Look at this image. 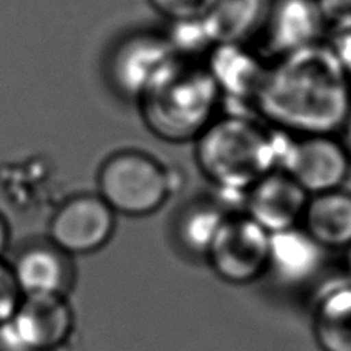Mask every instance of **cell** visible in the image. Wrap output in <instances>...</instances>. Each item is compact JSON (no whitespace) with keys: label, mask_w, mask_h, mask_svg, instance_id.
Returning <instances> with one entry per match:
<instances>
[{"label":"cell","mask_w":351,"mask_h":351,"mask_svg":"<svg viewBox=\"0 0 351 351\" xmlns=\"http://www.w3.org/2000/svg\"><path fill=\"white\" fill-rule=\"evenodd\" d=\"M222 94L205 65L180 60L137 100L141 121L159 141L196 142L221 116Z\"/></svg>","instance_id":"cell-3"},{"label":"cell","mask_w":351,"mask_h":351,"mask_svg":"<svg viewBox=\"0 0 351 351\" xmlns=\"http://www.w3.org/2000/svg\"><path fill=\"white\" fill-rule=\"evenodd\" d=\"M341 131H342V136H343L342 143L346 145L347 152L351 156V112H350V116L347 117V122H346V125H343V128Z\"/></svg>","instance_id":"cell-24"},{"label":"cell","mask_w":351,"mask_h":351,"mask_svg":"<svg viewBox=\"0 0 351 351\" xmlns=\"http://www.w3.org/2000/svg\"><path fill=\"white\" fill-rule=\"evenodd\" d=\"M313 336L321 351H351V282L331 287L316 302Z\"/></svg>","instance_id":"cell-17"},{"label":"cell","mask_w":351,"mask_h":351,"mask_svg":"<svg viewBox=\"0 0 351 351\" xmlns=\"http://www.w3.org/2000/svg\"><path fill=\"white\" fill-rule=\"evenodd\" d=\"M328 43L331 51H333L336 60L339 62L342 71L347 74V77L351 80V29L337 31L331 33Z\"/></svg>","instance_id":"cell-22"},{"label":"cell","mask_w":351,"mask_h":351,"mask_svg":"<svg viewBox=\"0 0 351 351\" xmlns=\"http://www.w3.org/2000/svg\"><path fill=\"white\" fill-rule=\"evenodd\" d=\"M22 299L23 296L16 284L11 265L0 259V327L14 315Z\"/></svg>","instance_id":"cell-21"},{"label":"cell","mask_w":351,"mask_h":351,"mask_svg":"<svg viewBox=\"0 0 351 351\" xmlns=\"http://www.w3.org/2000/svg\"><path fill=\"white\" fill-rule=\"evenodd\" d=\"M204 65L223 102H236L253 110L269 65L259 51L248 45H215Z\"/></svg>","instance_id":"cell-12"},{"label":"cell","mask_w":351,"mask_h":351,"mask_svg":"<svg viewBox=\"0 0 351 351\" xmlns=\"http://www.w3.org/2000/svg\"><path fill=\"white\" fill-rule=\"evenodd\" d=\"M325 252L351 247V193L346 188L310 196L300 222Z\"/></svg>","instance_id":"cell-15"},{"label":"cell","mask_w":351,"mask_h":351,"mask_svg":"<svg viewBox=\"0 0 351 351\" xmlns=\"http://www.w3.org/2000/svg\"><path fill=\"white\" fill-rule=\"evenodd\" d=\"M164 33L179 59L185 62H196L199 56L206 58V54L215 47L208 31H206L204 19L171 22L170 28Z\"/></svg>","instance_id":"cell-19"},{"label":"cell","mask_w":351,"mask_h":351,"mask_svg":"<svg viewBox=\"0 0 351 351\" xmlns=\"http://www.w3.org/2000/svg\"><path fill=\"white\" fill-rule=\"evenodd\" d=\"M327 23L319 0H273L259 37L263 59L282 58L322 43Z\"/></svg>","instance_id":"cell-10"},{"label":"cell","mask_w":351,"mask_h":351,"mask_svg":"<svg viewBox=\"0 0 351 351\" xmlns=\"http://www.w3.org/2000/svg\"><path fill=\"white\" fill-rule=\"evenodd\" d=\"M280 170L315 196L343 188L351 174V156L335 134L291 136Z\"/></svg>","instance_id":"cell-8"},{"label":"cell","mask_w":351,"mask_h":351,"mask_svg":"<svg viewBox=\"0 0 351 351\" xmlns=\"http://www.w3.org/2000/svg\"><path fill=\"white\" fill-rule=\"evenodd\" d=\"M310 196L284 170L263 176L243 196L245 215L268 231L278 233L299 227Z\"/></svg>","instance_id":"cell-11"},{"label":"cell","mask_w":351,"mask_h":351,"mask_svg":"<svg viewBox=\"0 0 351 351\" xmlns=\"http://www.w3.org/2000/svg\"><path fill=\"white\" fill-rule=\"evenodd\" d=\"M325 250L300 227L269 234L268 271L287 285H302L321 271Z\"/></svg>","instance_id":"cell-14"},{"label":"cell","mask_w":351,"mask_h":351,"mask_svg":"<svg viewBox=\"0 0 351 351\" xmlns=\"http://www.w3.org/2000/svg\"><path fill=\"white\" fill-rule=\"evenodd\" d=\"M76 317L68 298H23L0 327V351H59L71 339Z\"/></svg>","instance_id":"cell-6"},{"label":"cell","mask_w":351,"mask_h":351,"mask_svg":"<svg viewBox=\"0 0 351 351\" xmlns=\"http://www.w3.org/2000/svg\"><path fill=\"white\" fill-rule=\"evenodd\" d=\"M10 265L23 298H68L76 279L71 256L49 241L21 250Z\"/></svg>","instance_id":"cell-13"},{"label":"cell","mask_w":351,"mask_h":351,"mask_svg":"<svg viewBox=\"0 0 351 351\" xmlns=\"http://www.w3.org/2000/svg\"><path fill=\"white\" fill-rule=\"evenodd\" d=\"M273 0H217L204 17L213 45H248L258 39Z\"/></svg>","instance_id":"cell-16"},{"label":"cell","mask_w":351,"mask_h":351,"mask_svg":"<svg viewBox=\"0 0 351 351\" xmlns=\"http://www.w3.org/2000/svg\"><path fill=\"white\" fill-rule=\"evenodd\" d=\"M10 243V228L8 223H6L5 217L0 215V259H2L3 253L6 252Z\"/></svg>","instance_id":"cell-23"},{"label":"cell","mask_w":351,"mask_h":351,"mask_svg":"<svg viewBox=\"0 0 351 351\" xmlns=\"http://www.w3.org/2000/svg\"><path fill=\"white\" fill-rule=\"evenodd\" d=\"M148 5L168 23L204 19L217 0H147Z\"/></svg>","instance_id":"cell-20"},{"label":"cell","mask_w":351,"mask_h":351,"mask_svg":"<svg viewBox=\"0 0 351 351\" xmlns=\"http://www.w3.org/2000/svg\"><path fill=\"white\" fill-rule=\"evenodd\" d=\"M346 263H347V271L351 278V247L346 250Z\"/></svg>","instance_id":"cell-25"},{"label":"cell","mask_w":351,"mask_h":351,"mask_svg":"<svg viewBox=\"0 0 351 351\" xmlns=\"http://www.w3.org/2000/svg\"><path fill=\"white\" fill-rule=\"evenodd\" d=\"M117 215L99 194L68 199L49 223V242L68 256L102 250L116 233Z\"/></svg>","instance_id":"cell-9"},{"label":"cell","mask_w":351,"mask_h":351,"mask_svg":"<svg viewBox=\"0 0 351 351\" xmlns=\"http://www.w3.org/2000/svg\"><path fill=\"white\" fill-rule=\"evenodd\" d=\"M182 185L184 174L178 168L139 148L110 154L97 173V194L117 216H152L164 208Z\"/></svg>","instance_id":"cell-4"},{"label":"cell","mask_w":351,"mask_h":351,"mask_svg":"<svg viewBox=\"0 0 351 351\" xmlns=\"http://www.w3.org/2000/svg\"><path fill=\"white\" fill-rule=\"evenodd\" d=\"M253 110L290 136L339 133L351 112V80L328 43H317L269 62Z\"/></svg>","instance_id":"cell-1"},{"label":"cell","mask_w":351,"mask_h":351,"mask_svg":"<svg viewBox=\"0 0 351 351\" xmlns=\"http://www.w3.org/2000/svg\"><path fill=\"white\" fill-rule=\"evenodd\" d=\"M291 136L245 112L219 116L194 142L199 171L223 196L242 200L263 176L280 170Z\"/></svg>","instance_id":"cell-2"},{"label":"cell","mask_w":351,"mask_h":351,"mask_svg":"<svg viewBox=\"0 0 351 351\" xmlns=\"http://www.w3.org/2000/svg\"><path fill=\"white\" fill-rule=\"evenodd\" d=\"M228 215L230 213L225 211L223 205L217 200H193L174 219V239L186 254L206 258Z\"/></svg>","instance_id":"cell-18"},{"label":"cell","mask_w":351,"mask_h":351,"mask_svg":"<svg viewBox=\"0 0 351 351\" xmlns=\"http://www.w3.org/2000/svg\"><path fill=\"white\" fill-rule=\"evenodd\" d=\"M180 62L165 33L134 31L116 43L106 73L119 96L137 102Z\"/></svg>","instance_id":"cell-5"},{"label":"cell","mask_w":351,"mask_h":351,"mask_svg":"<svg viewBox=\"0 0 351 351\" xmlns=\"http://www.w3.org/2000/svg\"><path fill=\"white\" fill-rule=\"evenodd\" d=\"M269 233L245 213H230L206 254L219 279L247 285L268 271Z\"/></svg>","instance_id":"cell-7"}]
</instances>
